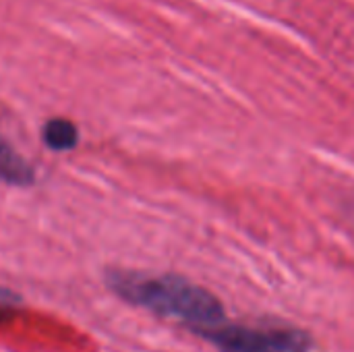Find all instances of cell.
<instances>
[{
  "label": "cell",
  "mask_w": 354,
  "mask_h": 352,
  "mask_svg": "<svg viewBox=\"0 0 354 352\" xmlns=\"http://www.w3.org/2000/svg\"><path fill=\"white\" fill-rule=\"evenodd\" d=\"M106 286L124 303L160 317L176 319L195 336L226 322L218 297L176 274L151 276L143 272L110 270L106 272Z\"/></svg>",
  "instance_id": "6da1fadb"
},
{
  "label": "cell",
  "mask_w": 354,
  "mask_h": 352,
  "mask_svg": "<svg viewBox=\"0 0 354 352\" xmlns=\"http://www.w3.org/2000/svg\"><path fill=\"white\" fill-rule=\"evenodd\" d=\"M197 336L220 352H309L313 349L311 336L297 328H251L224 322Z\"/></svg>",
  "instance_id": "7a4b0ae2"
},
{
  "label": "cell",
  "mask_w": 354,
  "mask_h": 352,
  "mask_svg": "<svg viewBox=\"0 0 354 352\" xmlns=\"http://www.w3.org/2000/svg\"><path fill=\"white\" fill-rule=\"evenodd\" d=\"M0 180L12 187H31L35 168L0 135Z\"/></svg>",
  "instance_id": "3957f363"
},
{
  "label": "cell",
  "mask_w": 354,
  "mask_h": 352,
  "mask_svg": "<svg viewBox=\"0 0 354 352\" xmlns=\"http://www.w3.org/2000/svg\"><path fill=\"white\" fill-rule=\"evenodd\" d=\"M41 141L52 151H71L79 145V131L68 118H50L41 127Z\"/></svg>",
  "instance_id": "277c9868"
},
{
  "label": "cell",
  "mask_w": 354,
  "mask_h": 352,
  "mask_svg": "<svg viewBox=\"0 0 354 352\" xmlns=\"http://www.w3.org/2000/svg\"><path fill=\"white\" fill-rule=\"evenodd\" d=\"M21 301H23V299H21L15 290L0 286V322L10 319V317L15 315V311L19 309Z\"/></svg>",
  "instance_id": "5b68a950"
}]
</instances>
